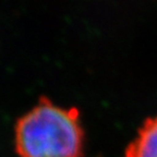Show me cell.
Masks as SVG:
<instances>
[{"instance_id": "2", "label": "cell", "mask_w": 157, "mask_h": 157, "mask_svg": "<svg viewBox=\"0 0 157 157\" xmlns=\"http://www.w3.org/2000/svg\"><path fill=\"white\" fill-rule=\"evenodd\" d=\"M123 157H157V116L143 122Z\"/></svg>"}, {"instance_id": "1", "label": "cell", "mask_w": 157, "mask_h": 157, "mask_svg": "<svg viewBox=\"0 0 157 157\" xmlns=\"http://www.w3.org/2000/svg\"><path fill=\"white\" fill-rule=\"evenodd\" d=\"M14 146L19 157H82L84 130L80 111L40 97L15 123Z\"/></svg>"}]
</instances>
